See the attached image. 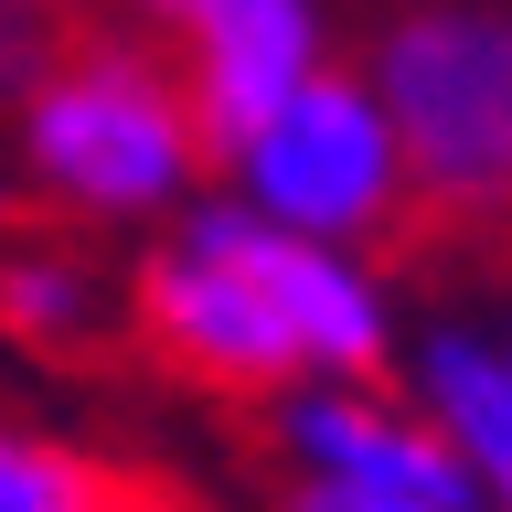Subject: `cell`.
<instances>
[{
    "instance_id": "6da1fadb",
    "label": "cell",
    "mask_w": 512,
    "mask_h": 512,
    "mask_svg": "<svg viewBox=\"0 0 512 512\" xmlns=\"http://www.w3.org/2000/svg\"><path fill=\"white\" fill-rule=\"evenodd\" d=\"M11 182L43 224L128 235L214 192V139L192 118L171 43L139 22H75L11 107Z\"/></svg>"
},
{
    "instance_id": "4fadbf2b",
    "label": "cell",
    "mask_w": 512,
    "mask_h": 512,
    "mask_svg": "<svg viewBox=\"0 0 512 512\" xmlns=\"http://www.w3.org/2000/svg\"><path fill=\"white\" fill-rule=\"evenodd\" d=\"M107 512H182V491H171V480H150V470H128V491Z\"/></svg>"
},
{
    "instance_id": "9c48e42d",
    "label": "cell",
    "mask_w": 512,
    "mask_h": 512,
    "mask_svg": "<svg viewBox=\"0 0 512 512\" xmlns=\"http://www.w3.org/2000/svg\"><path fill=\"white\" fill-rule=\"evenodd\" d=\"M107 320H128V278H107L75 224H11L0 235V342L75 363L107 342Z\"/></svg>"
},
{
    "instance_id": "30bf717a",
    "label": "cell",
    "mask_w": 512,
    "mask_h": 512,
    "mask_svg": "<svg viewBox=\"0 0 512 512\" xmlns=\"http://www.w3.org/2000/svg\"><path fill=\"white\" fill-rule=\"evenodd\" d=\"M128 491V459L75 448L32 416H0V512H107Z\"/></svg>"
},
{
    "instance_id": "ba28073f",
    "label": "cell",
    "mask_w": 512,
    "mask_h": 512,
    "mask_svg": "<svg viewBox=\"0 0 512 512\" xmlns=\"http://www.w3.org/2000/svg\"><path fill=\"white\" fill-rule=\"evenodd\" d=\"M395 384H406L416 406H427V427L459 448L470 502L512 512V374H502V352H491V331L427 320V331L406 342V363H395Z\"/></svg>"
},
{
    "instance_id": "2e32d148",
    "label": "cell",
    "mask_w": 512,
    "mask_h": 512,
    "mask_svg": "<svg viewBox=\"0 0 512 512\" xmlns=\"http://www.w3.org/2000/svg\"><path fill=\"white\" fill-rule=\"evenodd\" d=\"M0 235H11V224H0Z\"/></svg>"
},
{
    "instance_id": "9a60e30c",
    "label": "cell",
    "mask_w": 512,
    "mask_h": 512,
    "mask_svg": "<svg viewBox=\"0 0 512 512\" xmlns=\"http://www.w3.org/2000/svg\"><path fill=\"white\" fill-rule=\"evenodd\" d=\"M118 11H139V22H150V32H160V11H171V0H118Z\"/></svg>"
},
{
    "instance_id": "7c38bea8",
    "label": "cell",
    "mask_w": 512,
    "mask_h": 512,
    "mask_svg": "<svg viewBox=\"0 0 512 512\" xmlns=\"http://www.w3.org/2000/svg\"><path fill=\"white\" fill-rule=\"evenodd\" d=\"M278 512H448V502H384V491H331V480H288Z\"/></svg>"
},
{
    "instance_id": "8fae6325",
    "label": "cell",
    "mask_w": 512,
    "mask_h": 512,
    "mask_svg": "<svg viewBox=\"0 0 512 512\" xmlns=\"http://www.w3.org/2000/svg\"><path fill=\"white\" fill-rule=\"evenodd\" d=\"M64 32H75V0H0V118L32 96V75L54 64Z\"/></svg>"
},
{
    "instance_id": "52a82bcc",
    "label": "cell",
    "mask_w": 512,
    "mask_h": 512,
    "mask_svg": "<svg viewBox=\"0 0 512 512\" xmlns=\"http://www.w3.org/2000/svg\"><path fill=\"white\" fill-rule=\"evenodd\" d=\"M160 43L192 86V118L203 139H246L278 96H299L331 54V0H171L160 11Z\"/></svg>"
},
{
    "instance_id": "5bb4252c",
    "label": "cell",
    "mask_w": 512,
    "mask_h": 512,
    "mask_svg": "<svg viewBox=\"0 0 512 512\" xmlns=\"http://www.w3.org/2000/svg\"><path fill=\"white\" fill-rule=\"evenodd\" d=\"M491 352H502V374H512V310H502V320H491Z\"/></svg>"
},
{
    "instance_id": "7a4b0ae2",
    "label": "cell",
    "mask_w": 512,
    "mask_h": 512,
    "mask_svg": "<svg viewBox=\"0 0 512 512\" xmlns=\"http://www.w3.org/2000/svg\"><path fill=\"white\" fill-rule=\"evenodd\" d=\"M384 118L416 171V224L512 246V11L502 0H395L363 43Z\"/></svg>"
},
{
    "instance_id": "8992f818",
    "label": "cell",
    "mask_w": 512,
    "mask_h": 512,
    "mask_svg": "<svg viewBox=\"0 0 512 512\" xmlns=\"http://www.w3.org/2000/svg\"><path fill=\"white\" fill-rule=\"evenodd\" d=\"M267 448H278L288 480H331V491H384V502H448V512H480L470 502V470L459 448L427 427L406 384H288L267 395Z\"/></svg>"
},
{
    "instance_id": "277c9868",
    "label": "cell",
    "mask_w": 512,
    "mask_h": 512,
    "mask_svg": "<svg viewBox=\"0 0 512 512\" xmlns=\"http://www.w3.org/2000/svg\"><path fill=\"white\" fill-rule=\"evenodd\" d=\"M128 342L150 352L171 384L214 395V406H267L299 384V342L246 278V256L214 246L192 214L160 224V246L128 267Z\"/></svg>"
},
{
    "instance_id": "3957f363",
    "label": "cell",
    "mask_w": 512,
    "mask_h": 512,
    "mask_svg": "<svg viewBox=\"0 0 512 512\" xmlns=\"http://www.w3.org/2000/svg\"><path fill=\"white\" fill-rule=\"evenodd\" d=\"M214 182L246 203V214L288 224V235H320V246H406L427 235L416 224V171L406 139L384 118V96L363 64H320L299 96H278L246 139L214 150Z\"/></svg>"
},
{
    "instance_id": "5b68a950",
    "label": "cell",
    "mask_w": 512,
    "mask_h": 512,
    "mask_svg": "<svg viewBox=\"0 0 512 512\" xmlns=\"http://www.w3.org/2000/svg\"><path fill=\"white\" fill-rule=\"evenodd\" d=\"M214 246L246 256V278L267 288V310L288 320V342H299V384H384L406 363V320H395V278H384V256L363 246H320V235H288V224L246 214L235 192H192L182 203Z\"/></svg>"
}]
</instances>
